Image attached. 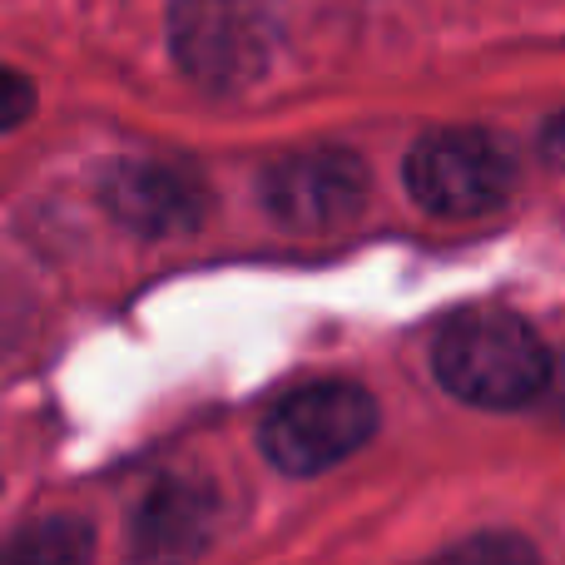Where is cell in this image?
I'll return each instance as SVG.
<instances>
[{"label": "cell", "instance_id": "6da1fadb", "mask_svg": "<svg viewBox=\"0 0 565 565\" xmlns=\"http://www.w3.org/2000/svg\"><path fill=\"white\" fill-rule=\"evenodd\" d=\"M431 362L451 397L497 412L526 407L551 382L546 342L507 308H461L457 318H447Z\"/></svg>", "mask_w": 565, "mask_h": 565}, {"label": "cell", "instance_id": "7a4b0ae2", "mask_svg": "<svg viewBox=\"0 0 565 565\" xmlns=\"http://www.w3.org/2000/svg\"><path fill=\"white\" fill-rule=\"evenodd\" d=\"M278 0H174L169 45L174 60L209 89H244L278 50Z\"/></svg>", "mask_w": 565, "mask_h": 565}, {"label": "cell", "instance_id": "3957f363", "mask_svg": "<svg viewBox=\"0 0 565 565\" xmlns=\"http://www.w3.org/2000/svg\"><path fill=\"white\" fill-rule=\"evenodd\" d=\"M407 189L441 218L491 214L516 189V154L487 129H431L407 154Z\"/></svg>", "mask_w": 565, "mask_h": 565}, {"label": "cell", "instance_id": "277c9868", "mask_svg": "<svg viewBox=\"0 0 565 565\" xmlns=\"http://www.w3.org/2000/svg\"><path fill=\"white\" fill-rule=\"evenodd\" d=\"M377 427V407L358 382H312L264 417V451L288 477H318L358 451Z\"/></svg>", "mask_w": 565, "mask_h": 565}, {"label": "cell", "instance_id": "5b68a950", "mask_svg": "<svg viewBox=\"0 0 565 565\" xmlns=\"http://www.w3.org/2000/svg\"><path fill=\"white\" fill-rule=\"evenodd\" d=\"M367 169L348 149H302L264 174V204L292 228H328L358 214Z\"/></svg>", "mask_w": 565, "mask_h": 565}, {"label": "cell", "instance_id": "8992f818", "mask_svg": "<svg viewBox=\"0 0 565 565\" xmlns=\"http://www.w3.org/2000/svg\"><path fill=\"white\" fill-rule=\"evenodd\" d=\"M209 491L189 481H159L135 516V546L129 565H189L209 541Z\"/></svg>", "mask_w": 565, "mask_h": 565}, {"label": "cell", "instance_id": "52a82bcc", "mask_svg": "<svg viewBox=\"0 0 565 565\" xmlns=\"http://www.w3.org/2000/svg\"><path fill=\"white\" fill-rule=\"evenodd\" d=\"M105 199L125 224L145 228V234L184 228L199 214V189L164 164H119L105 184Z\"/></svg>", "mask_w": 565, "mask_h": 565}, {"label": "cell", "instance_id": "ba28073f", "mask_svg": "<svg viewBox=\"0 0 565 565\" xmlns=\"http://www.w3.org/2000/svg\"><path fill=\"white\" fill-rule=\"evenodd\" d=\"M89 556H95V531L79 516H50L10 536L0 565H89Z\"/></svg>", "mask_w": 565, "mask_h": 565}, {"label": "cell", "instance_id": "9c48e42d", "mask_svg": "<svg viewBox=\"0 0 565 565\" xmlns=\"http://www.w3.org/2000/svg\"><path fill=\"white\" fill-rule=\"evenodd\" d=\"M431 565H541V556L531 541L511 536V531H491V536H471L461 546H451Z\"/></svg>", "mask_w": 565, "mask_h": 565}, {"label": "cell", "instance_id": "30bf717a", "mask_svg": "<svg viewBox=\"0 0 565 565\" xmlns=\"http://www.w3.org/2000/svg\"><path fill=\"white\" fill-rule=\"evenodd\" d=\"M25 115H30V85L20 75H6V70H0V129L20 125Z\"/></svg>", "mask_w": 565, "mask_h": 565}]
</instances>
